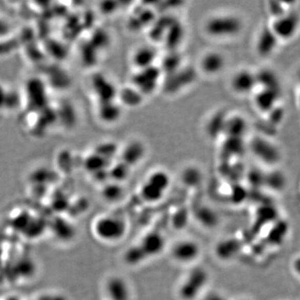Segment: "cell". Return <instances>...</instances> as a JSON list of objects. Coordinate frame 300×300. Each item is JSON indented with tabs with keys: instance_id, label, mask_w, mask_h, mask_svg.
<instances>
[{
	"instance_id": "52a82bcc",
	"label": "cell",
	"mask_w": 300,
	"mask_h": 300,
	"mask_svg": "<svg viewBox=\"0 0 300 300\" xmlns=\"http://www.w3.org/2000/svg\"><path fill=\"white\" fill-rule=\"evenodd\" d=\"M249 148L257 158L268 165H274L279 159L278 149L269 140L260 137L253 138Z\"/></svg>"
},
{
	"instance_id": "e0dca14e",
	"label": "cell",
	"mask_w": 300,
	"mask_h": 300,
	"mask_svg": "<svg viewBox=\"0 0 300 300\" xmlns=\"http://www.w3.org/2000/svg\"><path fill=\"white\" fill-rule=\"evenodd\" d=\"M147 182L157 187L160 190L166 193L167 190L170 186V183H171V178L169 176V173L164 170H154L147 177Z\"/></svg>"
},
{
	"instance_id": "6da1fadb",
	"label": "cell",
	"mask_w": 300,
	"mask_h": 300,
	"mask_svg": "<svg viewBox=\"0 0 300 300\" xmlns=\"http://www.w3.org/2000/svg\"><path fill=\"white\" fill-rule=\"evenodd\" d=\"M243 22L233 13H219L209 17L204 25L207 35L215 39H226L238 35L242 31Z\"/></svg>"
},
{
	"instance_id": "9c48e42d",
	"label": "cell",
	"mask_w": 300,
	"mask_h": 300,
	"mask_svg": "<svg viewBox=\"0 0 300 300\" xmlns=\"http://www.w3.org/2000/svg\"><path fill=\"white\" fill-rule=\"evenodd\" d=\"M106 293L109 300H132L133 298L131 286L121 276H112L108 279Z\"/></svg>"
},
{
	"instance_id": "5b68a950",
	"label": "cell",
	"mask_w": 300,
	"mask_h": 300,
	"mask_svg": "<svg viewBox=\"0 0 300 300\" xmlns=\"http://www.w3.org/2000/svg\"><path fill=\"white\" fill-rule=\"evenodd\" d=\"M299 26L300 19L297 13H285L274 18L269 29L278 40L287 41L294 37Z\"/></svg>"
},
{
	"instance_id": "8fae6325",
	"label": "cell",
	"mask_w": 300,
	"mask_h": 300,
	"mask_svg": "<svg viewBox=\"0 0 300 300\" xmlns=\"http://www.w3.org/2000/svg\"><path fill=\"white\" fill-rule=\"evenodd\" d=\"M165 245V237L158 232L146 233L138 244L148 258L159 255L164 251Z\"/></svg>"
},
{
	"instance_id": "ba28073f",
	"label": "cell",
	"mask_w": 300,
	"mask_h": 300,
	"mask_svg": "<svg viewBox=\"0 0 300 300\" xmlns=\"http://www.w3.org/2000/svg\"><path fill=\"white\" fill-rule=\"evenodd\" d=\"M231 89L239 95L252 93L257 86L256 73L249 69H241L236 72L231 78Z\"/></svg>"
},
{
	"instance_id": "603a6c76",
	"label": "cell",
	"mask_w": 300,
	"mask_h": 300,
	"mask_svg": "<svg viewBox=\"0 0 300 300\" xmlns=\"http://www.w3.org/2000/svg\"><path fill=\"white\" fill-rule=\"evenodd\" d=\"M288 232V225L284 221H280L276 225L270 233V241L273 244H280Z\"/></svg>"
},
{
	"instance_id": "30bf717a",
	"label": "cell",
	"mask_w": 300,
	"mask_h": 300,
	"mask_svg": "<svg viewBox=\"0 0 300 300\" xmlns=\"http://www.w3.org/2000/svg\"><path fill=\"white\" fill-rule=\"evenodd\" d=\"M226 65V59L222 53L218 51L207 52L202 56L199 68L206 75L213 76L223 71Z\"/></svg>"
},
{
	"instance_id": "2e32d148",
	"label": "cell",
	"mask_w": 300,
	"mask_h": 300,
	"mask_svg": "<svg viewBox=\"0 0 300 300\" xmlns=\"http://www.w3.org/2000/svg\"><path fill=\"white\" fill-rule=\"evenodd\" d=\"M278 42V38H276L271 29H264L259 35L257 41V50L260 55L268 56L271 54L272 52L275 49L276 45Z\"/></svg>"
},
{
	"instance_id": "d4e9b609",
	"label": "cell",
	"mask_w": 300,
	"mask_h": 300,
	"mask_svg": "<svg viewBox=\"0 0 300 300\" xmlns=\"http://www.w3.org/2000/svg\"><path fill=\"white\" fill-rule=\"evenodd\" d=\"M293 268H294V270L300 275V257L293 263Z\"/></svg>"
},
{
	"instance_id": "d6986e66",
	"label": "cell",
	"mask_w": 300,
	"mask_h": 300,
	"mask_svg": "<svg viewBox=\"0 0 300 300\" xmlns=\"http://www.w3.org/2000/svg\"><path fill=\"white\" fill-rule=\"evenodd\" d=\"M120 99L125 105L129 107H136L142 103L144 95L133 85L127 87L119 93Z\"/></svg>"
},
{
	"instance_id": "7c38bea8",
	"label": "cell",
	"mask_w": 300,
	"mask_h": 300,
	"mask_svg": "<svg viewBox=\"0 0 300 300\" xmlns=\"http://www.w3.org/2000/svg\"><path fill=\"white\" fill-rule=\"evenodd\" d=\"M146 154V148L139 140H132L127 144L121 153L122 162L128 166L138 165Z\"/></svg>"
},
{
	"instance_id": "ffe728a7",
	"label": "cell",
	"mask_w": 300,
	"mask_h": 300,
	"mask_svg": "<svg viewBox=\"0 0 300 300\" xmlns=\"http://www.w3.org/2000/svg\"><path fill=\"white\" fill-rule=\"evenodd\" d=\"M181 66V58L173 51L167 53L165 58L162 60V65L159 67L160 70L166 72L168 74L176 73L178 70V67Z\"/></svg>"
},
{
	"instance_id": "9a60e30c",
	"label": "cell",
	"mask_w": 300,
	"mask_h": 300,
	"mask_svg": "<svg viewBox=\"0 0 300 300\" xmlns=\"http://www.w3.org/2000/svg\"><path fill=\"white\" fill-rule=\"evenodd\" d=\"M278 98L277 89H262L256 95L255 105L260 111L269 112L274 108Z\"/></svg>"
},
{
	"instance_id": "277c9868",
	"label": "cell",
	"mask_w": 300,
	"mask_h": 300,
	"mask_svg": "<svg viewBox=\"0 0 300 300\" xmlns=\"http://www.w3.org/2000/svg\"><path fill=\"white\" fill-rule=\"evenodd\" d=\"M201 247L195 240L183 238L172 245L170 256L174 262L179 265H192L199 258Z\"/></svg>"
},
{
	"instance_id": "7402d4cb",
	"label": "cell",
	"mask_w": 300,
	"mask_h": 300,
	"mask_svg": "<svg viewBox=\"0 0 300 300\" xmlns=\"http://www.w3.org/2000/svg\"><path fill=\"white\" fill-rule=\"evenodd\" d=\"M265 182L268 186L275 190H280L285 185V178L281 173L273 172L265 176Z\"/></svg>"
},
{
	"instance_id": "8992f818",
	"label": "cell",
	"mask_w": 300,
	"mask_h": 300,
	"mask_svg": "<svg viewBox=\"0 0 300 300\" xmlns=\"http://www.w3.org/2000/svg\"><path fill=\"white\" fill-rule=\"evenodd\" d=\"M162 71L155 65L138 70L133 77V86L143 95L153 93L160 83Z\"/></svg>"
},
{
	"instance_id": "44dd1931",
	"label": "cell",
	"mask_w": 300,
	"mask_h": 300,
	"mask_svg": "<svg viewBox=\"0 0 300 300\" xmlns=\"http://www.w3.org/2000/svg\"><path fill=\"white\" fill-rule=\"evenodd\" d=\"M147 256L139 245H134L127 249L125 254V262L129 265H138L147 259Z\"/></svg>"
},
{
	"instance_id": "484cf974",
	"label": "cell",
	"mask_w": 300,
	"mask_h": 300,
	"mask_svg": "<svg viewBox=\"0 0 300 300\" xmlns=\"http://www.w3.org/2000/svg\"><path fill=\"white\" fill-rule=\"evenodd\" d=\"M239 300H246V299H239Z\"/></svg>"
},
{
	"instance_id": "4fadbf2b",
	"label": "cell",
	"mask_w": 300,
	"mask_h": 300,
	"mask_svg": "<svg viewBox=\"0 0 300 300\" xmlns=\"http://www.w3.org/2000/svg\"><path fill=\"white\" fill-rule=\"evenodd\" d=\"M157 58V52L153 47L141 46L132 56V62L138 70L154 66Z\"/></svg>"
},
{
	"instance_id": "3957f363",
	"label": "cell",
	"mask_w": 300,
	"mask_h": 300,
	"mask_svg": "<svg viewBox=\"0 0 300 300\" xmlns=\"http://www.w3.org/2000/svg\"><path fill=\"white\" fill-rule=\"evenodd\" d=\"M95 233L98 238L106 242H118L125 237L128 229L126 220L119 216L106 215L97 220Z\"/></svg>"
},
{
	"instance_id": "5bb4252c",
	"label": "cell",
	"mask_w": 300,
	"mask_h": 300,
	"mask_svg": "<svg viewBox=\"0 0 300 300\" xmlns=\"http://www.w3.org/2000/svg\"><path fill=\"white\" fill-rule=\"evenodd\" d=\"M247 129V121L242 116H228L224 133L229 136V138H242Z\"/></svg>"
},
{
	"instance_id": "ac0fdd59",
	"label": "cell",
	"mask_w": 300,
	"mask_h": 300,
	"mask_svg": "<svg viewBox=\"0 0 300 300\" xmlns=\"http://www.w3.org/2000/svg\"><path fill=\"white\" fill-rule=\"evenodd\" d=\"M139 194L145 202L155 203L162 199L165 193L154 185L145 181L140 187Z\"/></svg>"
},
{
	"instance_id": "cb8c5ba5",
	"label": "cell",
	"mask_w": 300,
	"mask_h": 300,
	"mask_svg": "<svg viewBox=\"0 0 300 300\" xmlns=\"http://www.w3.org/2000/svg\"><path fill=\"white\" fill-rule=\"evenodd\" d=\"M201 298L202 300H228L225 294L217 291L207 292Z\"/></svg>"
},
{
	"instance_id": "7a4b0ae2",
	"label": "cell",
	"mask_w": 300,
	"mask_h": 300,
	"mask_svg": "<svg viewBox=\"0 0 300 300\" xmlns=\"http://www.w3.org/2000/svg\"><path fill=\"white\" fill-rule=\"evenodd\" d=\"M209 279V273L205 268L193 266L178 285V294L180 299L196 300L201 298Z\"/></svg>"
}]
</instances>
